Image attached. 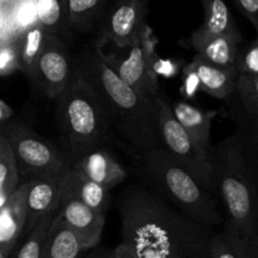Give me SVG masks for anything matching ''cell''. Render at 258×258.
<instances>
[{"instance_id":"6da1fadb","label":"cell","mask_w":258,"mask_h":258,"mask_svg":"<svg viewBox=\"0 0 258 258\" xmlns=\"http://www.w3.org/2000/svg\"><path fill=\"white\" fill-rule=\"evenodd\" d=\"M117 211L121 244L138 258H209L213 229L191 221L141 184L122 191Z\"/></svg>"},{"instance_id":"7a4b0ae2","label":"cell","mask_w":258,"mask_h":258,"mask_svg":"<svg viewBox=\"0 0 258 258\" xmlns=\"http://www.w3.org/2000/svg\"><path fill=\"white\" fill-rule=\"evenodd\" d=\"M73 67L102 107L123 151H145L163 146L155 98L141 95L123 82L96 43L73 57Z\"/></svg>"},{"instance_id":"3957f363","label":"cell","mask_w":258,"mask_h":258,"mask_svg":"<svg viewBox=\"0 0 258 258\" xmlns=\"http://www.w3.org/2000/svg\"><path fill=\"white\" fill-rule=\"evenodd\" d=\"M133 171L143 186L196 223L213 229L223 226L224 216L216 196L181 168L164 146L145 151L126 150Z\"/></svg>"},{"instance_id":"277c9868","label":"cell","mask_w":258,"mask_h":258,"mask_svg":"<svg viewBox=\"0 0 258 258\" xmlns=\"http://www.w3.org/2000/svg\"><path fill=\"white\" fill-rule=\"evenodd\" d=\"M208 160L213 171L216 197L224 208V222L258 246V212L253 184L238 135H232L211 146Z\"/></svg>"},{"instance_id":"5b68a950","label":"cell","mask_w":258,"mask_h":258,"mask_svg":"<svg viewBox=\"0 0 258 258\" xmlns=\"http://www.w3.org/2000/svg\"><path fill=\"white\" fill-rule=\"evenodd\" d=\"M57 122L67 144L71 164L83 154L98 148L123 144L116 136L98 101L76 71L55 98Z\"/></svg>"},{"instance_id":"8992f818","label":"cell","mask_w":258,"mask_h":258,"mask_svg":"<svg viewBox=\"0 0 258 258\" xmlns=\"http://www.w3.org/2000/svg\"><path fill=\"white\" fill-rule=\"evenodd\" d=\"M0 133L12 149L20 183L43 176L58 178L72 166L70 156L23 123H7Z\"/></svg>"},{"instance_id":"52a82bcc","label":"cell","mask_w":258,"mask_h":258,"mask_svg":"<svg viewBox=\"0 0 258 258\" xmlns=\"http://www.w3.org/2000/svg\"><path fill=\"white\" fill-rule=\"evenodd\" d=\"M154 98L158 107L159 131L163 146L173 156L174 160L196 179L197 183L216 196L213 171L208 155L199 149L189 134L178 122L171 110L170 101L161 87Z\"/></svg>"},{"instance_id":"ba28073f","label":"cell","mask_w":258,"mask_h":258,"mask_svg":"<svg viewBox=\"0 0 258 258\" xmlns=\"http://www.w3.org/2000/svg\"><path fill=\"white\" fill-rule=\"evenodd\" d=\"M156 39L149 25L140 37L130 45L116 48L112 53L103 52V57L113 72L130 87L141 95L154 97L160 90L159 78L154 73L153 63L156 58Z\"/></svg>"},{"instance_id":"9c48e42d","label":"cell","mask_w":258,"mask_h":258,"mask_svg":"<svg viewBox=\"0 0 258 258\" xmlns=\"http://www.w3.org/2000/svg\"><path fill=\"white\" fill-rule=\"evenodd\" d=\"M73 71V57H71L62 39L47 34L35 62L30 83L45 97L55 100L71 81Z\"/></svg>"},{"instance_id":"30bf717a","label":"cell","mask_w":258,"mask_h":258,"mask_svg":"<svg viewBox=\"0 0 258 258\" xmlns=\"http://www.w3.org/2000/svg\"><path fill=\"white\" fill-rule=\"evenodd\" d=\"M146 14L148 0H115L103 19L100 38L95 43L100 47L112 43L117 48L133 44L148 25Z\"/></svg>"},{"instance_id":"8fae6325","label":"cell","mask_w":258,"mask_h":258,"mask_svg":"<svg viewBox=\"0 0 258 258\" xmlns=\"http://www.w3.org/2000/svg\"><path fill=\"white\" fill-rule=\"evenodd\" d=\"M72 168L85 178L111 191L127 179L128 173L110 148H98L72 161Z\"/></svg>"},{"instance_id":"7c38bea8","label":"cell","mask_w":258,"mask_h":258,"mask_svg":"<svg viewBox=\"0 0 258 258\" xmlns=\"http://www.w3.org/2000/svg\"><path fill=\"white\" fill-rule=\"evenodd\" d=\"M58 213L62 221L75 232L85 251L100 243L106 214L97 213L72 199H60Z\"/></svg>"},{"instance_id":"4fadbf2b","label":"cell","mask_w":258,"mask_h":258,"mask_svg":"<svg viewBox=\"0 0 258 258\" xmlns=\"http://www.w3.org/2000/svg\"><path fill=\"white\" fill-rule=\"evenodd\" d=\"M29 180L22 181L0 209V251L9 257L27 223V193Z\"/></svg>"},{"instance_id":"5bb4252c","label":"cell","mask_w":258,"mask_h":258,"mask_svg":"<svg viewBox=\"0 0 258 258\" xmlns=\"http://www.w3.org/2000/svg\"><path fill=\"white\" fill-rule=\"evenodd\" d=\"M60 199H72L97 213L106 214L111 206V191L88 180L71 166L59 176Z\"/></svg>"},{"instance_id":"9a60e30c","label":"cell","mask_w":258,"mask_h":258,"mask_svg":"<svg viewBox=\"0 0 258 258\" xmlns=\"http://www.w3.org/2000/svg\"><path fill=\"white\" fill-rule=\"evenodd\" d=\"M226 102L228 103L229 116L236 126L234 131L238 135L242 149H243L244 158H246L254 194H256L258 212V115H251L246 112L233 96L229 97Z\"/></svg>"},{"instance_id":"2e32d148","label":"cell","mask_w":258,"mask_h":258,"mask_svg":"<svg viewBox=\"0 0 258 258\" xmlns=\"http://www.w3.org/2000/svg\"><path fill=\"white\" fill-rule=\"evenodd\" d=\"M60 206L59 176H43L29 180L27 193V223L25 231L29 232L37 222Z\"/></svg>"},{"instance_id":"e0dca14e","label":"cell","mask_w":258,"mask_h":258,"mask_svg":"<svg viewBox=\"0 0 258 258\" xmlns=\"http://www.w3.org/2000/svg\"><path fill=\"white\" fill-rule=\"evenodd\" d=\"M190 66L198 76L201 92L227 101L234 95L238 73L234 68H224L203 59L198 54L194 55Z\"/></svg>"},{"instance_id":"ac0fdd59","label":"cell","mask_w":258,"mask_h":258,"mask_svg":"<svg viewBox=\"0 0 258 258\" xmlns=\"http://www.w3.org/2000/svg\"><path fill=\"white\" fill-rule=\"evenodd\" d=\"M174 116L194 143L208 155L211 149L212 123L218 115L217 110H204L186 101H176L171 106Z\"/></svg>"},{"instance_id":"d6986e66","label":"cell","mask_w":258,"mask_h":258,"mask_svg":"<svg viewBox=\"0 0 258 258\" xmlns=\"http://www.w3.org/2000/svg\"><path fill=\"white\" fill-rule=\"evenodd\" d=\"M202 4L204 9V22L191 33L189 39H204L218 35L242 37L226 0H202Z\"/></svg>"},{"instance_id":"ffe728a7","label":"cell","mask_w":258,"mask_h":258,"mask_svg":"<svg viewBox=\"0 0 258 258\" xmlns=\"http://www.w3.org/2000/svg\"><path fill=\"white\" fill-rule=\"evenodd\" d=\"M189 45L203 59L224 68H234L243 37L218 35L204 39H188Z\"/></svg>"},{"instance_id":"44dd1931","label":"cell","mask_w":258,"mask_h":258,"mask_svg":"<svg viewBox=\"0 0 258 258\" xmlns=\"http://www.w3.org/2000/svg\"><path fill=\"white\" fill-rule=\"evenodd\" d=\"M209 258H258V246L244 239L233 226L223 222L221 232H213Z\"/></svg>"},{"instance_id":"7402d4cb","label":"cell","mask_w":258,"mask_h":258,"mask_svg":"<svg viewBox=\"0 0 258 258\" xmlns=\"http://www.w3.org/2000/svg\"><path fill=\"white\" fill-rule=\"evenodd\" d=\"M83 251L78 237L57 213L48 232L42 258H80Z\"/></svg>"},{"instance_id":"603a6c76","label":"cell","mask_w":258,"mask_h":258,"mask_svg":"<svg viewBox=\"0 0 258 258\" xmlns=\"http://www.w3.org/2000/svg\"><path fill=\"white\" fill-rule=\"evenodd\" d=\"M38 23L48 34L59 38L66 27H70L67 17V0H35Z\"/></svg>"},{"instance_id":"cb8c5ba5","label":"cell","mask_w":258,"mask_h":258,"mask_svg":"<svg viewBox=\"0 0 258 258\" xmlns=\"http://www.w3.org/2000/svg\"><path fill=\"white\" fill-rule=\"evenodd\" d=\"M48 33L44 28L37 23L35 25L30 27L22 38L19 39L20 43V71L25 75V77L30 81L34 70L35 62L42 50L43 43Z\"/></svg>"},{"instance_id":"d4e9b609","label":"cell","mask_w":258,"mask_h":258,"mask_svg":"<svg viewBox=\"0 0 258 258\" xmlns=\"http://www.w3.org/2000/svg\"><path fill=\"white\" fill-rule=\"evenodd\" d=\"M19 174L15 165L12 149L0 133V209L15 189L19 186Z\"/></svg>"},{"instance_id":"484cf974","label":"cell","mask_w":258,"mask_h":258,"mask_svg":"<svg viewBox=\"0 0 258 258\" xmlns=\"http://www.w3.org/2000/svg\"><path fill=\"white\" fill-rule=\"evenodd\" d=\"M107 0H67V17L70 27L86 32L92 27Z\"/></svg>"},{"instance_id":"4316f807","label":"cell","mask_w":258,"mask_h":258,"mask_svg":"<svg viewBox=\"0 0 258 258\" xmlns=\"http://www.w3.org/2000/svg\"><path fill=\"white\" fill-rule=\"evenodd\" d=\"M57 213L58 209L49 212L37 222V224L28 233V237L18 251L15 258H42L48 232H49L50 226H52Z\"/></svg>"},{"instance_id":"83f0119b","label":"cell","mask_w":258,"mask_h":258,"mask_svg":"<svg viewBox=\"0 0 258 258\" xmlns=\"http://www.w3.org/2000/svg\"><path fill=\"white\" fill-rule=\"evenodd\" d=\"M233 97L246 112L258 115V76H238Z\"/></svg>"},{"instance_id":"f1b7e54d","label":"cell","mask_w":258,"mask_h":258,"mask_svg":"<svg viewBox=\"0 0 258 258\" xmlns=\"http://www.w3.org/2000/svg\"><path fill=\"white\" fill-rule=\"evenodd\" d=\"M236 71L238 76H258V34L248 44L241 45Z\"/></svg>"},{"instance_id":"f546056e","label":"cell","mask_w":258,"mask_h":258,"mask_svg":"<svg viewBox=\"0 0 258 258\" xmlns=\"http://www.w3.org/2000/svg\"><path fill=\"white\" fill-rule=\"evenodd\" d=\"M15 71H20L19 40L0 47V76L12 75Z\"/></svg>"},{"instance_id":"4dcf8cb0","label":"cell","mask_w":258,"mask_h":258,"mask_svg":"<svg viewBox=\"0 0 258 258\" xmlns=\"http://www.w3.org/2000/svg\"><path fill=\"white\" fill-rule=\"evenodd\" d=\"M201 92V85H199L198 76L196 71L190 66V63L183 68V83L180 87V93L186 100H193L196 96Z\"/></svg>"},{"instance_id":"1f68e13d","label":"cell","mask_w":258,"mask_h":258,"mask_svg":"<svg viewBox=\"0 0 258 258\" xmlns=\"http://www.w3.org/2000/svg\"><path fill=\"white\" fill-rule=\"evenodd\" d=\"M181 68L180 62L174 59H168V58H160L156 55L153 63V70L156 77H165L171 78L179 73V70Z\"/></svg>"},{"instance_id":"d6a6232c","label":"cell","mask_w":258,"mask_h":258,"mask_svg":"<svg viewBox=\"0 0 258 258\" xmlns=\"http://www.w3.org/2000/svg\"><path fill=\"white\" fill-rule=\"evenodd\" d=\"M239 12L251 22L258 34V0H233Z\"/></svg>"},{"instance_id":"836d02e7","label":"cell","mask_w":258,"mask_h":258,"mask_svg":"<svg viewBox=\"0 0 258 258\" xmlns=\"http://www.w3.org/2000/svg\"><path fill=\"white\" fill-rule=\"evenodd\" d=\"M113 257L115 258H138L133 252L130 251V248H127L123 244H118L115 249H113Z\"/></svg>"},{"instance_id":"e575fe53","label":"cell","mask_w":258,"mask_h":258,"mask_svg":"<svg viewBox=\"0 0 258 258\" xmlns=\"http://www.w3.org/2000/svg\"><path fill=\"white\" fill-rule=\"evenodd\" d=\"M13 116V108L7 102L0 100V122L8 121Z\"/></svg>"},{"instance_id":"d590c367","label":"cell","mask_w":258,"mask_h":258,"mask_svg":"<svg viewBox=\"0 0 258 258\" xmlns=\"http://www.w3.org/2000/svg\"><path fill=\"white\" fill-rule=\"evenodd\" d=\"M98 258H115L113 257V251H110V252H105V253L101 254Z\"/></svg>"},{"instance_id":"8d00e7d4","label":"cell","mask_w":258,"mask_h":258,"mask_svg":"<svg viewBox=\"0 0 258 258\" xmlns=\"http://www.w3.org/2000/svg\"><path fill=\"white\" fill-rule=\"evenodd\" d=\"M0 258H8L7 256H5V254L4 253H3V252L2 251H0Z\"/></svg>"}]
</instances>
